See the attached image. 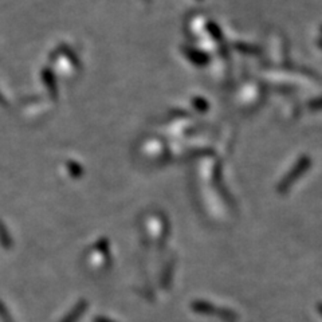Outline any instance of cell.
Returning a JSON list of instances; mask_svg holds the SVG:
<instances>
[{
	"mask_svg": "<svg viewBox=\"0 0 322 322\" xmlns=\"http://www.w3.org/2000/svg\"><path fill=\"white\" fill-rule=\"evenodd\" d=\"M192 310L198 314H204V316H211V317H218L221 320H226V321H234L237 320V314L234 313L230 309H224V307H219V306H215L209 302L205 301H195L192 302Z\"/></svg>",
	"mask_w": 322,
	"mask_h": 322,
	"instance_id": "obj_1",
	"label": "cell"
},
{
	"mask_svg": "<svg viewBox=\"0 0 322 322\" xmlns=\"http://www.w3.org/2000/svg\"><path fill=\"white\" fill-rule=\"evenodd\" d=\"M173 272H175V262L170 260L169 263H167L165 269L163 270V274H161V278H160V285L168 290L172 283V278H173Z\"/></svg>",
	"mask_w": 322,
	"mask_h": 322,
	"instance_id": "obj_2",
	"label": "cell"
},
{
	"mask_svg": "<svg viewBox=\"0 0 322 322\" xmlns=\"http://www.w3.org/2000/svg\"><path fill=\"white\" fill-rule=\"evenodd\" d=\"M317 309H318V311H320V314L322 316V304H318V306H317Z\"/></svg>",
	"mask_w": 322,
	"mask_h": 322,
	"instance_id": "obj_3",
	"label": "cell"
}]
</instances>
